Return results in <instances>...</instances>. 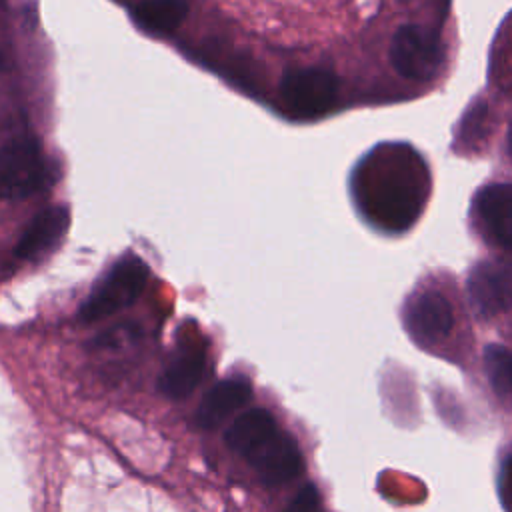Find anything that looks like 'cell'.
Returning a JSON list of instances; mask_svg holds the SVG:
<instances>
[{
  "mask_svg": "<svg viewBox=\"0 0 512 512\" xmlns=\"http://www.w3.org/2000/svg\"><path fill=\"white\" fill-rule=\"evenodd\" d=\"M148 282V266L144 260L136 256H128L118 260L96 284L90 296L80 306V320L82 322H98L108 318L132 302L142 294Z\"/></svg>",
  "mask_w": 512,
  "mask_h": 512,
  "instance_id": "1",
  "label": "cell"
},
{
  "mask_svg": "<svg viewBox=\"0 0 512 512\" xmlns=\"http://www.w3.org/2000/svg\"><path fill=\"white\" fill-rule=\"evenodd\" d=\"M388 58L402 78L428 82L442 68V40L432 28L422 24H402L390 40Z\"/></svg>",
  "mask_w": 512,
  "mask_h": 512,
  "instance_id": "2",
  "label": "cell"
},
{
  "mask_svg": "<svg viewBox=\"0 0 512 512\" xmlns=\"http://www.w3.org/2000/svg\"><path fill=\"white\" fill-rule=\"evenodd\" d=\"M338 96V78L318 66L288 70L280 82L284 110L298 120H314L326 114Z\"/></svg>",
  "mask_w": 512,
  "mask_h": 512,
  "instance_id": "3",
  "label": "cell"
},
{
  "mask_svg": "<svg viewBox=\"0 0 512 512\" xmlns=\"http://www.w3.org/2000/svg\"><path fill=\"white\" fill-rule=\"evenodd\" d=\"M46 164L32 138H18L0 148V198L20 200L44 186Z\"/></svg>",
  "mask_w": 512,
  "mask_h": 512,
  "instance_id": "4",
  "label": "cell"
},
{
  "mask_svg": "<svg viewBox=\"0 0 512 512\" xmlns=\"http://www.w3.org/2000/svg\"><path fill=\"white\" fill-rule=\"evenodd\" d=\"M402 320L414 342L432 346L450 336L454 328V310L442 292L426 288L414 292L406 300Z\"/></svg>",
  "mask_w": 512,
  "mask_h": 512,
  "instance_id": "5",
  "label": "cell"
},
{
  "mask_svg": "<svg viewBox=\"0 0 512 512\" xmlns=\"http://www.w3.org/2000/svg\"><path fill=\"white\" fill-rule=\"evenodd\" d=\"M468 298L474 312L492 318L512 308V262L488 258L472 266L468 274Z\"/></svg>",
  "mask_w": 512,
  "mask_h": 512,
  "instance_id": "6",
  "label": "cell"
},
{
  "mask_svg": "<svg viewBox=\"0 0 512 512\" xmlns=\"http://www.w3.org/2000/svg\"><path fill=\"white\" fill-rule=\"evenodd\" d=\"M246 460L256 468L260 480L268 486L284 484L300 476L304 470V458L296 440L282 430L268 438Z\"/></svg>",
  "mask_w": 512,
  "mask_h": 512,
  "instance_id": "7",
  "label": "cell"
},
{
  "mask_svg": "<svg viewBox=\"0 0 512 512\" xmlns=\"http://www.w3.org/2000/svg\"><path fill=\"white\" fill-rule=\"evenodd\" d=\"M478 224L490 242L512 250V182H492L474 200Z\"/></svg>",
  "mask_w": 512,
  "mask_h": 512,
  "instance_id": "8",
  "label": "cell"
},
{
  "mask_svg": "<svg viewBox=\"0 0 512 512\" xmlns=\"http://www.w3.org/2000/svg\"><path fill=\"white\" fill-rule=\"evenodd\" d=\"M70 226V214L64 206H50L38 212L24 228L18 244L16 256L22 260H36L58 246Z\"/></svg>",
  "mask_w": 512,
  "mask_h": 512,
  "instance_id": "9",
  "label": "cell"
},
{
  "mask_svg": "<svg viewBox=\"0 0 512 512\" xmlns=\"http://www.w3.org/2000/svg\"><path fill=\"white\" fill-rule=\"evenodd\" d=\"M252 396L250 382L242 378H228L218 384H214L204 398L200 400V406L196 410V422L200 428L210 430L216 424H220L228 414L244 406Z\"/></svg>",
  "mask_w": 512,
  "mask_h": 512,
  "instance_id": "10",
  "label": "cell"
},
{
  "mask_svg": "<svg viewBox=\"0 0 512 512\" xmlns=\"http://www.w3.org/2000/svg\"><path fill=\"white\" fill-rule=\"evenodd\" d=\"M278 424L274 416L264 408H252L240 414L226 430V444L230 450L240 454L244 460L260 448L268 438L278 432Z\"/></svg>",
  "mask_w": 512,
  "mask_h": 512,
  "instance_id": "11",
  "label": "cell"
},
{
  "mask_svg": "<svg viewBox=\"0 0 512 512\" xmlns=\"http://www.w3.org/2000/svg\"><path fill=\"white\" fill-rule=\"evenodd\" d=\"M206 368L202 350H186L176 360H172L162 376L158 378V388L166 398L178 400L188 396L202 380Z\"/></svg>",
  "mask_w": 512,
  "mask_h": 512,
  "instance_id": "12",
  "label": "cell"
},
{
  "mask_svg": "<svg viewBox=\"0 0 512 512\" xmlns=\"http://www.w3.org/2000/svg\"><path fill=\"white\" fill-rule=\"evenodd\" d=\"M186 12V0H142L130 14L140 28L154 34H168L178 28Z\"/></svg>",
  "mask_w": 512,
  "mask_h": 512,
  "instance_id": "13",
  "label": "cell"
},
{
  "mask_svg": "<svg viewBox=\"0 0 512 512\" xmlns=\"http://www.w3.org/2000/svg\"><path fill=\"white\" fill-rule=\"evenodd\" d=\"M484 370L494 394L512 400V352L502 344L484 348Z\"/></svg>",
  "mask_w": 512,
  "mask_h": 512,
  "instance_id": "14",
  "label": "cell"
},
{
  "mask_svg": "<svg viewBox=\"0 0 512 512\" xmlns=\"http://www.w3.org/2000/svg\"><path fill=\"white\" fill-rule=\"evenodd\" d=\"M320 504V494L316 490L314 484H306L296 496L294 500L286 506L284 512H314Z\"/></svg>",
  "mask_w": 512,
  "mask_h": 512,
  "instance_id": "15",
  "label": "cell"
},
{
  "mask_svg": "<svg viewBox=\"0 0 512 512\" xmlns=\"http://www.w3.org/2000/svg\"><path fill=\"white\" fill-rule=\"evenodd\" d=\"M498 490H500L502 504L506 506L508 512H512V456L502 466L500 480H498Z\"/></svg>",
  "mask_w": 512,
  "mask_h": 512,
  "instance_id": "16",
  "label": "cell"
},
{
  "mask_svg": "<svg viewBox=\"0 0 512 512\" xmlns=\"http://www.w3.org/2000/svg\"><path fill=\"white\" fill-rule=\"evenodd\" d=\"M508 154L512 158V126H510V132H508Z\"/></svg>",
  "mask_w": 512,
  "mask_h": 512,
  "instance_id": "17",
  "label": "cell"
}]
</instances>
